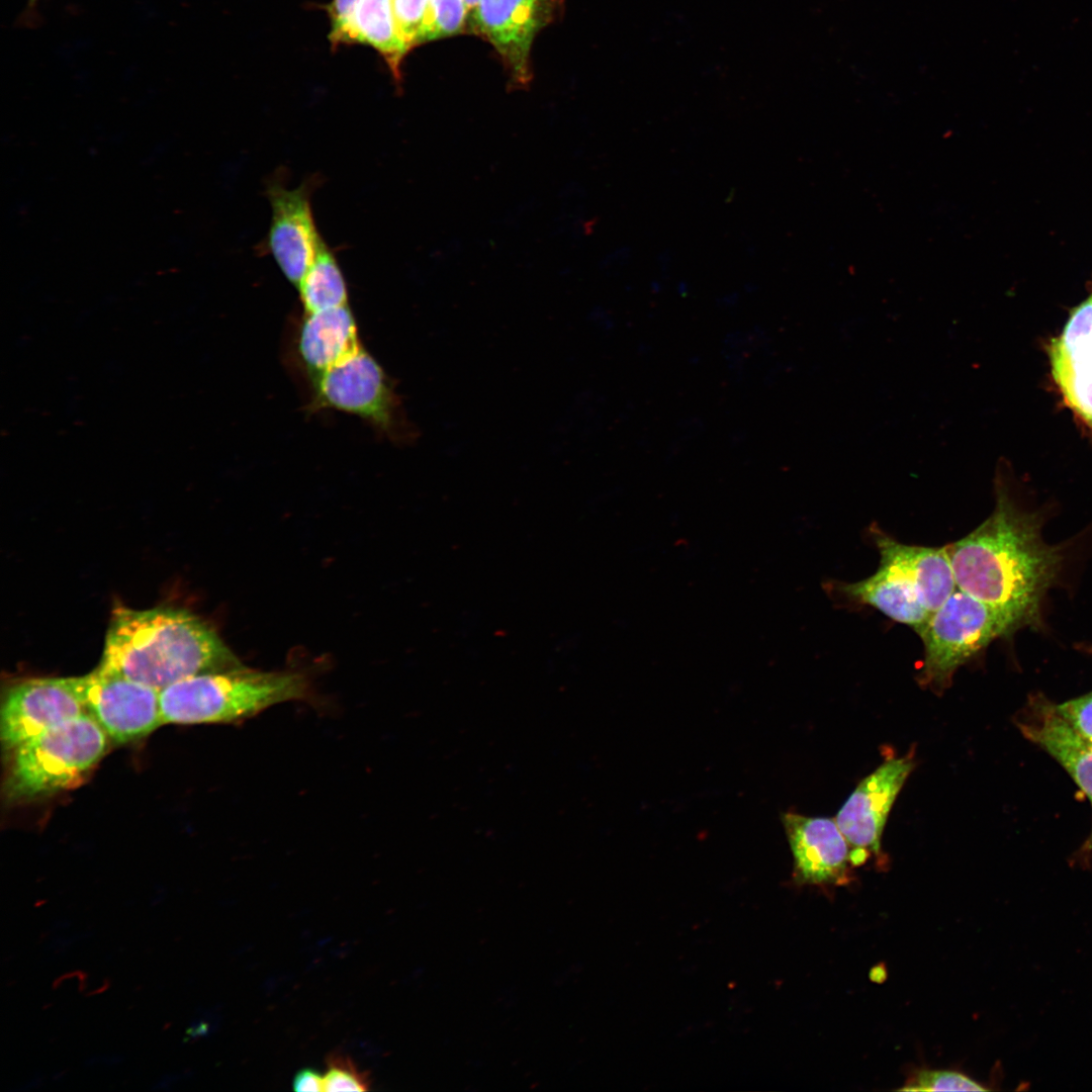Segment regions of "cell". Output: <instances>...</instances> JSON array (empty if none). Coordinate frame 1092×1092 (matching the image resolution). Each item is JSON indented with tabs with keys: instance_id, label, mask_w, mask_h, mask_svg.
I'll return each instance as SVG.
<instances>
[{
	"instance_id": "obj_1",
	"label": "cell",
	"mask_w": 1092,
	"mask_h": 1092,
	"mask_svg": "<svg viewBox=\"0 0 1092 1092\" xmlns=\"http://www.w3.org/2000/svg\"><path fill=\"white\" fill-rule=\"evenodd\" d=\"M1042 519L1019 508L998 486L992 514L962 539L945 545L959 589L1002 611L1016 628L1036 624L1045 592L1063 555L1041 536Z\"/></svg>"
},
{
	"instance_id": "obj_2",
	"label": "cell",
	"mask_w": 1092,
	"mask_h": 1092,
	"mask_svg": "<svg viewBox=\"0 0 1092 1092\" xmlns=\"http://www.w3.org/2000/svg\"><path fill=\"white\" fill-rule=\"evenodd\" d=\"M217 633L184 609L116 607L99 666L162 691L190 676L242 666Z\"/></svg>"
},
{
	"instance_id": "obj_3",
	"label": "cell",
	"mask_w": 1092,
	"mask_h": 1092,
	"mask_svg": "<svg viewBox=\"0 0 1092 1092\" xmlns=\"http://www.w3.org/2000/svg\"><path fill=\"white\" fill-rule=\"evenodd\" d=\"M308 696V679L299 671H263L242 665L175 682L160 692V706L164 724L234 723Z\"/></svg>"
},
{
	"instance_id": "obj_4",
	"label": "cell",
	"mask_w": 1092,
	"mask_h": 1092,
	"mask_svg": "<svg viewBox=\"0 0 1092 1092\" xmlns=\"http://www.w3.org/2000/svg\"><path fill=\"white\" fill-rule=\"evenodd\" d=\"M109 737L88 713L7 751L3 795L24 804L72 789L104 756Z\"/></svg>"
},
{
	"instance_id": "obj_5",
	"label": "cell",
	"mask_w": 1092,
	"mask_h": 1092,
	"mask_svg": "<svg viewBox=\"0 0 1092 1092\" xmlns=\"http://www.w3.org/2000/svg\"><path fill=\"white\" fill-rule=\"evenodd\" d=\"M1016 629L1002 611L957 588L931 614L919 635L924 651L917 681L941 695L961 666L993 640Z\"/></svg>"
},
{
	"instance_id": "obj_6",
	"label": "cell",
	"mask_w": 1092,
	"mask_h": 1092,
	"mask_svg": "<svg viewBox=\"0 0 1092 1092\" xmlns=\"http://www.w3.org/2000/svg\"><path fill=\"white\" fill-rule=\"evenodd\" d=\"M71 678L87 713L102 727L110 741L128 743L164 725L160 691L99 665L87 674Z\"/></svg>"
},
{
	"instance_id": "obj_7",
	"label": "cell",
	"mask_w": 1092,
	"mask_h": 1092,
	"mask_svg": "<svg viewBox=\"0 0 1092 1092\" xmlns=\"http://www.w3.org/2000/svg\"><path fill=\"white\" fill-rule=\"evenodd\" d=\"M915 766L914 752L891 758L863 778L835 820L851 850L853 867L881 856V840L892 806Z\"/></svg>"
},
{
	"instance_id": "obj_8",
	"label": "cell",
	"mask_w": 1092,
	"mask_h": 1092,
	"mask_svg": "<svg viewBox=\"0 0 1092 1092\" xmlns=\"http://www.w3.org/2000/svg\"><path fill=\"white\" fill-rule=\"evenodd\" d=\"M312 381L321 405L357 415L386 432L394 425L396 396L383 369L362 345Z\"/></svg>"
},
{
	"instance_id": "obj_9",
	"label": "cell",
	"mask_w": 1092,
	"mask_h": 1092,
	"mask_svg": "<svg viewBox=\"0 0 1092 1092\" xmlns=\"http://www.w3.org/2000/svg\"><path fill=\"white\" fill-rule=\"evenodd\" d=\"M87 713L71 677L27 678L8 687L0 709V739L7 752Z\"/></svg>"
},
{
	"instance_id": "obj_10",
	"label": "cell",
	"mask_w": 1092,
	"mask_h": 1092,
	"mask_svg": "<svg viewBox=\"0 0 1092 1092\" xmlns=\"http://www.w3.org/2000/svg\"><path fill=\"white\" fill-rule=\"evenodd\" d=\"M553 12V0H480L469 26L498 53L512 88H527L532 81V43Z\"/></svg>"
},
{
	"instance_id": "obj_11",
	"label": "cell",
	"mask_w": 1092,
	"mask_h": 1092,
	"mask_svg": "<svg viewBox=\"0 0 1092 1092\" xmlns=\"http://www.w3.org/2000/svg\"><path fill=\"white\" fill-rule=\"evenodd\" d=\"M313 186L308 180L288 189L273 180L266 189L272 217L265 247L283 275L296 287L323 244L310 203Z\"/></svg>"
},
{
	"instance_id": "obj_12",
	"label": "cell",
	"mask_w": 1092,
	"mask_h": 1092,
	"mask_svg": "<svg viewBox=\"0 0 1092 1092\" xmlns=\"http://www.w3.org/2000/svg\"><path fill=\"white\" fill-rule=\"evenodd\" d=\"M800 885H842L848 882L850 846L835 818L795 812L782 815Z\"/></svg>"
},
{
	"instance_id": "obj_13",
	"label": "cell",
	"mask_w": 1092,
	"mask_h": 1092,
	"mask_svg": "<svg viewBox=\"0 0 1092 1092\" xmlns=\"http://www.w3.org/2000/svg\"><path fill=\"white\" fill-rule=\"evenodd\" d=\"M1061 395L1092 429V290L1071 311L1062 333L1046 348Z\"/></svg>"
},
{
	"instance_id": "obj_14",
	"label": "cell",
	"mask_w": 1092,
	"mask_h": 1092,
	"mask_svg": "<svg viewBox=\"0 0 1092 1092\" xmlns=\"http://www.w3.org/2000/svg\"><path fill=\"white\" fill-rule=\"evenodd\" d=\"M1016 722L1023 736L1052 755L1092 802V742L1059 714L1056 704L1034 697Z\"/></svg>"
},
{
	"instance_id": "obj_15",
	"label": "cell",
	"mask_w": 1092,
	"mask_h": 1092,
	"mask_svg": "<svg viewBox=\"0 0 1092 1092\" xmlns=\"http://www.w3.org/2000/svg\"><path fill=\"white\" fill-rule=\"evenodd\" d=\"M872 536L880 553V564L905 577L931 614L958 588L945 546L903 544L876 527L872 528Z\"/></svg>"
},
{
	"instance_id": "obj_16",
	"label": "cell",
	"mask_w": 1092,
	"mask_h": 1092,
	"mask_svg": "<svg viewBox=\"0 0 1092 1092\" xmlns=\"http://www.w3.org/2000/svg\"><path fill=\"white\" fill-rule=\"evenodd\" d=\"M360 345L356 321L349 304L304 314L299 330L298 351L311 378Z\"/></svg>"
},
{
	"instance_id": "obj_17",
	"label": "cell",
	"mask_w": 1092,
	"mask_h": 1092,
	"mask_svg": "<svg viewBox=\"0 0 1092 1092\" xmlns=\"http://www.w3.org/2000/svg\"><path fill=\"white\" fill-rule=\"evenodd\" d=\"M835 589L858 604L871 606L897 623L922 633L931 613L923 606L911 583L892 568L880 564L871 576L853 582L839 581Z\"/></svg>"
},
{
	"instance_id": "obj_18",
	"label": "cell",
	"mask_w": 1092,
	"mask_h": 1092,
	"mask_svg": "<svg viewBox=\"0 0 1092 1092\" xmlns=\"http://www.w3.org/2000/svg\"><path fill=\"white\" fill-rule=\"evenodd\" d=\"M365 43L384 59L397 83L408 50L400 37L391 0H359L341 44Z\"/></svg>"
},
{
	"instance_id": "obj_19",
	"label": "cell",
	"mask_w": 1092,
	"mask_h": 1092,
	"mask_svg": "<svg viewBox=\"0 0 1092 1092\" xmlns=\"http://www.w3.org/2000/svg\"><path fill=\"white\" fill-rule=\"evenodd\" d=\"M297 288L304 313L348 304L346 280L336 257L324 242Z\"/></svg>"
},
{
	"instance_id": "obj_20",
	"label": "cell",
	"mask_w": 1092,
	"mask_h": 1092,
	"mask_svg": "<svg viewBox=\"0 0 1092 1092\" xmlns=\"http://www.w3.org/2000/svg\"><path fill=\"white\" fill-rule=\"evenodd\" d=\"M466 25L469 19L463 0H430L419 44L461 33Z\"/></svg>"
},
{
	"instance_id": "obj_21",
	"label": "cell",
	"mask_w": 1092,
	"mask_h": 1092,
	"mask_svg": "<svg viewBox=\"0 0 1092 1092\" xmlns=\"http://www.w3.org/2000/svg\"><path fill=\"white\" fill-rule=\"evenodd\" d=\"M325 1091H367L371 1080L367 1072L360 1070L347 1055L331 1054L327 1058L324 1076Z\"/></svg>"
},
{
	"instance_id": "obj_22",
	"label": "cell",
	"mask_w": 1092,
	"mask_h": 1092,
	"mask_svg": "<svg viewBox=\"0 0 1092 1092\" xmlns=\"http://www.w3.org/2000/svg\"><path fill=\"white\" fill-rule=\"evenodd\" d=\"M901 1091H986V1087L968 1076L947 1070H921L911 1077Z\"/></svg>"
},
{
	"instance_id": "obj_23",
	"label": "cell",
	"mask_w": 1092,
	"mask_h": 1092,
	"mask_svg": "<svg viewBox=\"0 0 1092 1092\" xmlns=\"http://www.w3.org/2000/svg\"><path fill=\"white\" fill-rule=\"evenodd\" d=\"M430 0H391L401 39L407 50L419 46L423 21Z\"/></svg>"
},
{
	"instance_id": "obj_24",
	"label": "cell",
	"mask_w": 1092,
	"mask_h": 1092,
	"mask_svg": "<svg viewBox=\"0 0 1092 1092\" xmlns=\"http://www.w3.org/2000/svg\"><path fill=\"white\" fill-rule=\"evenodd\" d=\"M1056 708L1079 734L1092 742V692L1058 704Z\"/></svg>"
},
{
	"instance_id": "obj_25",
	"label": "cell",
	"mask_w": 1092,
	"mask_h": 1092,
	"mask_svg": "<svg viewBox=\"0 0 1092 1092\" xmlns=\"http://www.w3.org/2000/svg\"><path fill=\"white\" fill-rule=\"evenodd\" d=\"M358 1L359 0H332V2L326 6V10L331 20L329 39L333 49H337V47L341 46L343 35L351 21Z\"/></svg>"
},
{
	"instance_id": "obj_26",
	"label": "cell",
	"mask_w": 1092,
	"mask_h": 1092,
	"mask_svg": "<svg viewBox=\"0 0 1092 1092\" xmlns=\"http://www.w3.org/2000/svg\"><path fill=\"white\" fill-rule=\"evenodd\" d=\"M293 1089L296 1091H325L324 1077L312 1069H303L295 1075Z\"/></svg>"
},
{
	"instance_id": "obj_27",
	"label": "cell",
	"mask_w": 1092,
	"mask_h": 1092,
	"mask_svg": "<svg viewBox=\"0 0 1092 1092\" xmlns=\"http://www.w3.org/2000/svg\"><path fill=\"white\" fill-rule=\"evenodd\" d=\"M886 977L887 972L883 965H878L874 967L870 973V978L872 979V981L877 983H882L886 979Z\"/></svg>"
},
{
	"instance_id": "obj_28",
	"label": "cell",
	"mask_w": 1092,
	"mask_h": 1092,
	"mask_svg": "<svg viewBox=\"0 0 1092 1092\" xmlns=\"http://www.w3.org/2000/svg\"><path fill=\"white\" fill-rule=\"evenodd\" d=\"M468 12L469 23L472 19L480 0H463Z\"/></svg>"
},
{
	"instance_id": "obj_29",
	"label": "cell",
	"mask_w": 1092,
	"mask_h": 1092,
	"mask_svg": "<svg viewBox=\"0 0 1092 1092\" xmlns=\"http://www.w3.org/2000/svg\"><path fill=\"white\" fill-rule=\"evenodd\" d=\"M1088 846H1089L1090 848H1092V831H1091L1090 837H1089V839H1088Z\"/></svg>"
},
{
	"instance_id": "obj_30",
	"label": "cell",
	"mask_w": 1092,
	"mask_h": 1092,
	"mask_svg": "<svg viewBox=\"0 0 1092 1092\" xmlns=\"http://www.w3.org/2000/svg\"><path fill=\"white\" fill-rule=\"evenodd\" d=\"M30 1H34V0H30Z\"/></svg>"
}]
</instances>
